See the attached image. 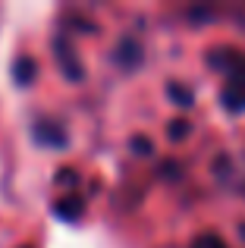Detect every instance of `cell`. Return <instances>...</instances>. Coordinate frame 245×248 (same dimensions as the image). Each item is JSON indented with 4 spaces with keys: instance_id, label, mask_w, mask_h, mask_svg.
<instances>
[{
    "instance_id": "cell-1",
    "label": "cell",
    "mask_w": 245,
    "mask_h": 248,
    "mask_svg": "<svg viewBox=\"0 0 245 248\" xmlns=\"http://www.w3.org/2000/svg\"><path fill=\"white\" fill-rule=\"evenodd\" d=\"M208 63L227 73V85H223V91H220L223 110L242 113L245 110V57L236 54V50L220 47V50H214V54L208 57Z\"/></svg>"
},
{
    "instance_id": "cell-2",
    "label": "cell",
    "mask_w": 245,
    "mask_h": 248,
    "mask_svg": "<svg viewBox=\"0 0 245 248\" xmlns=\"http://www.w3.org/2000/svg\"><path fill=\"white\" fill-rule=\"evenodd\" d=\"M54 54H57V63H60L63 76H66L69 82H82L85 69H82L79 57L73 54V47H69V41H66V38H54Z\"/></svg>"
},
{
    "instance_id": "cell-3",
    "label": "cell",
    "mask_w": 245,
    "mask_h": 248,
    "mask_svg": "<svg viewBox=\"0 0 245 248\" xmlns=\"http://www.w3.org/2000/svg\"><path fill=\"white\" fill-rule=\"evenodd\" d=\"M54 214L60 220H66V223H76V220H82V214H85V201H82L79 195H66V198H60L54 204Z\"/></svg>"
},
{
    "instance_id": "cell-4",
    "label": "cell",
    "mask_w": 245,
    "mask_h": 248,
    "mask_svg": "<svg viewBox=\"0 0 245 248\" xmlns=\"http://www.w3.org/2000/svg\"><path fill=\"white\" fill-rule=\"evenodd\" d=\"M35 139L41 141V145H54V148H63L66 145V132H63L57 123H38L35 126Z\"/></svg>"
},
{
    "instance_id": "cell-5",
    "label": "cell",
    "mask_w": 245,
    "mask_h": 248,
    "mask_svg": "<svg viewBox=\"0 0 245 248\" xmlns=\"http://www.w3.org/2000/svg\"><path fill=\"white\" fill-rule=\"evenodd\" d=\"M113 57H117V63H120V66L135 69V66L141 63V47L132 41V38H122V41H120V47H117V54H113Z\"/></svg>"
},
{
    "instance_id": "cell-6",
    "label": "cell",
    "mask_w": 245,
    "mask_h": 248,
    "mask_svg": "<svg viewBox=\"0 0 245 248\" xmlns=\"http://www.w3.org/2000/svg\"><path fill=\"white\" fill-rule=\"evenodd\" d=\"M35 73H38V63L31 57H19L13 63V79H16V85H31L35 82Z\"/></svg>"
},
{
    "instance_id": "cell-7",
    "label": "cell",
    "mask_w": 245,
    "mask_h": 248,
    "mask_svg": "<svg viewBox=\"0 0 245 248\" xmlns=\"http://www.w3.org/2000/svg\"><path fill=\"white\" fill-rule=\"evenodd\" d=\"M167 94H170L173 104H179V107H192V104H195L192 88H185V85H179V82H170V85H167Z\"/></svg>"
},
{
    "instance_id": "cell-8",
    "label": "cell",
    "mask_w": 245,
    "mask_h": 248,
    "mask_svg": "<svg viewBox=\"0 0 245 248\" xmlns=\"http://www.w3.org/2000/svg\"><path fill=\"white\" fill-rule=\"evenodd\" d=\"M189 135H192V126L185 120H173L170 126H167V139L170 141H185Z\"/></svg>"
},
{
    "instance_id": "cell-9",
    "label": "cell",
    "mask_w": 245,
    "mask_h": 248,
    "mask_svg": "<svg viewBox=\"0 0 245 248\" xmlns=\"http://www.w3.org/2000/svg\"><path fill=\"white\" fill-rule=\"evenodd\" d=\"M189 248H227V242H223L217 232H204V236H198Z\"/></svg>"
},
{
    "instance_id": "cell-10",
    "label": "cell",
    "mask_w": 245,
    "mask_h": 248,
    "mask_svg": "<svg viewBox=\"0 0 245 248\" xmlns=\"http://www.w3.org/2000/svg\"><path fill=\"white\" fill-rule=\"evenodd\" d=\"M129 145H132V151H135V154H151V148H154L148 135H135V139L129 141Z\"/></svg>"
},
{
    "instance_id": "cell-11",
    "label": "cell",
    "mask_w": 245,
    "mask_h": 248,
    "mask_svg": "<svg viewBox=\"0 0 245 248\" xmlns=\"http://www.w3.org/2000/svg\"><path fill=\"white\" fill-rule=\"evenodd\" d=\"M57 182H60V186H76L79 176H76L73 170H60V173H57Z\"/></svg>"
}]
</instances>
